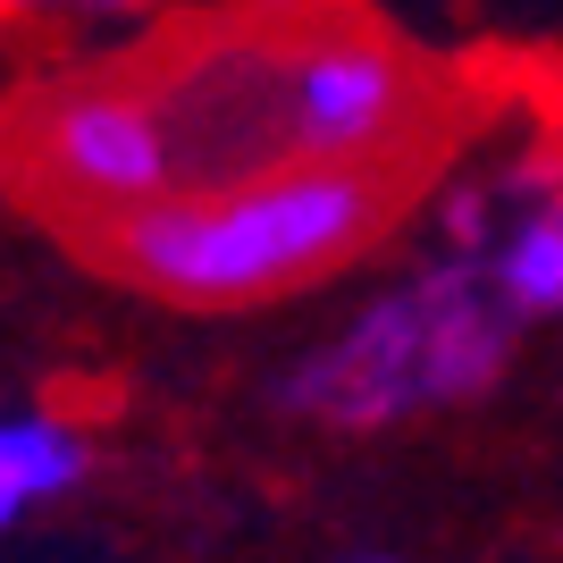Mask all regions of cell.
Returning a JSON list of instances; mask_svg holds the SVG:
<instances>
[{
	"label": "cell",
	"mask_w": 563,
	"mask_h": 563,
	"mask_svg": "<svg viewBox=\"0 0 563 563\" xmlns=\"http://www.w3.org/2000/svg\"><path fill=\"white\" fill-rule=\"evenodd\" d=\"M421 194V161H353V168H269L219 194H161L143 211L76 228V261L118 278L126 295L177 311H244L371 253Z\"/></svg>",
	"instance_id": "6da1fadb"
},
{
	"label": "cell",
	"mask_w": 563,
	"mask_h": 563,
	"mask_svg": "<svg viewBox=\"0 0 563 563\" xmlns=\"http://www.w3.org/2000/svg\"><path fill=\"white\" fill-rule=\"evenodd\" d=\"M429 76L421 59L362 18H311L278 43V135L286 161L353 168V161H421L429 168Z\"/></svg>",
	"instance_id": "277c9868"
},
{
	"label": "cell",
	"mask_w": 563,
	"mask_h": 563,
	"mask_svg": "<svg viewBox=\"0 0 563 563\" xmlns=\"http://www.w3.org/2000/svg\"><path fill=\"white\" fill-rule=\"evenodd\" d=\"M479 269H488V295L514 311V320H547V311L563 303V219H555V202L514 219L505 244H496Z\"/></svg>",
	"instance_id": "8992f818"
},
{
	"label": "cell",
	"mask_w": 563,
	"mask_h": 563,
	"mask_svg": "<svg viewBox=\"0 0 563 563\" xmlns=\"http://www.w3.org/2000/svg\"><path fill=\"white\" fill-rule=\"evenodd\" d=\"M9 9H85V18H110V9H143V0H0V18Z\"/></svg>",
	"instance_id": "52a82bcc"
},
{
	"label": "cell",
	"mask_w": 563,
	"mask_h": 563,
	"mask_svg": "<svg viewBox=\"0 0 563 563\" xmlns=\"http://www.w3.org/2000/svg\"><path fill=\"white\" fill-rule=\"evenodd\" d=\"M85 471H93V446H85L68 421H0V530H9L25 505L68 496Z\"/></svg>",
	"instance_id": "5b68a950"
},
{
	"label": "cell",
	"mask_w": 563,
	"mask_h": 563,
	"mask_svg": "<svg viewBox=\"0 0 563 563\" xmlns=\"http://www.w3.org/2000/svg\"><path fill=\"white\" fill-rule=\"evenodd\" d=\"M514 336L521 320L488 295L479 253H454L421 278H404L362 320H345L320 353H303L286 371L278 404L336 429V438H371V429H396L412 412L488 396L514 362Z\"/></svg>",
	"instance_id": "7a4b0ae2"
},
{
	"label": "cell",
	"mask_w": 563,
	"mask_h": 563,
	"mask_svg": "<svg viewBox=\"0 0 563 563\" xmlns=\"http://www.w3.org/2000/svg\"><path fill=\"white\" fill-rule=\"evenodd\" d=\"M0 168H9L18 202H34L59 235L177 194L161 110L135 85V68H85L25 85L0 118Z\"/></svg>",
	"instance_id": "3957f363"
}]
</instances>
